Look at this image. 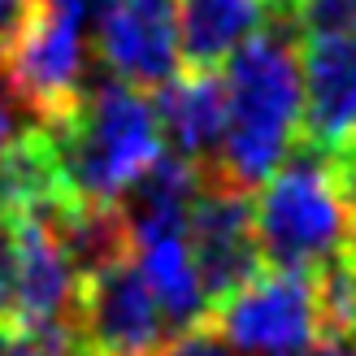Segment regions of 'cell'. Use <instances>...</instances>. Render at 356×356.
Returning a JSON list of instances; mask_svg holds the SVG:
<instances>
[{"label": "cell", "instance_id": "ffe728a7", "mask_svg": "<svg viewBox=\"0 0 356 356\" xmlns=\"http://www.w3.org/2000/svg\"><path fill=\"white\" fill-rule=\"evenodd\" d=\"M40 5H65V9L83 13V17H100L104 9L113 5V0H40Z\"/></svg>", "mask_w": 356, "mask_h": 356}, {"label": "cell", "instance_id": "603a6c76", "mask_svg": "<svg viewBox=\"0 0 356 356\" xmlns=\"http://www.w3.org/2000/svg\"><path fill=\"white\" fill-rule=\"evenodd\" d=\"M0 356H13V326L0 322Z\"/></svg>", "mask_w": 356, "mask_h": 356}, {"label": "cell", "instance_id": "9c48e42d", "mask_svg": "<svg viewBox=\"0 0 356 356\" xmlns=\"http://www.w3.org/2000/svg\"><path fill=\"white\" fill-rule=\"evenodd\" d=\"M83 278L40 218H13L9 270L0 282V322H52L79 305Z\"/></svg>", "mask_w": 356, "mask_h": 356}, {"label": "cell", "instance_id": "ba28073f", "mask_svg": "<svg viewBox=\"0 0 356 356\" xmlns=\"http://www.w3.org/2000/svg\"><path fill=\"white\" fill-rule=\"evenodd\" d=\"M100 57L118 83L161 92L183 65L174 0H113L100 13Z\"/></svg>", "mask_w": 356, "mask_h": 356}, {"label": "cell", "instance_id": "2e32d148", "mask_svg": "<svg viewBox=\"0 0 356 356\" xmlns=\"http://www.w3.org/2000/svg\"><path fill=\"white\" fill-rule=\"evenodd\" d=\"M161 356H235V352L226 348V339L213 326H191L178 339H170L161 348Z\"/></svg>", "mask_w": 356, "mask_h": 356}, {"label": "cell", "instance_id": "3957f363", "mask_svg": "<svg viewBox=\"0 0 356 356\" xmlns=\"http://www.w3.org/2000/svg\"><path fill=\"white\" fill-rule=\"evenodd\" d=\"M252 226L261 261L291 274H322L356 243V213L334 178L330 156L309 144L261 183V195L252 200Z\"/></svg>", "mask_w": 356, "mask_h": 356}, {"label": "cell", "instance_id": "8fae6325", "mask_svg": "<svg viewBox=\"0 0 356 356\" xmlns=\"http://www.w3.org/2000/svg\"><path fill=\"white\" fill-rule=\"evenodd\" d=\"M152 113L161 127L165 152L183 156L191 165H209L226 131V83L213 70L178 74L161 92H152Z\"/></svg>", "mask_w": 356, "mask_h": 356}, {"label": "cell", "instance_id": "6da1fadb", "mask_svg": "<svg viewBox=\"0 0 356 356\" xmlns=\"http://www.w3.org/2000/svg\"><path fill=\"white\" fill-rule=\"evenodd\" d=\"M226 131L218 170L235 187H261L274 178L305 135V87L291 31H270L248 40L226 61Z\"/></svg>", "mask_w": 356, "mask_h": 356}, {"label": "cell", "instance_id": "7402d4cb", "mask_svg": "<svg viewBox=\"0 0 356 356\" xmlns=\"http://www.w3.org/2000/svg\"><path fill=\"white\" fill-rule=\"evenodd\" d=\"M265 5H270V22L278 26V31H291L287 26V5H291V0H265ZM296 35V31H291Z\"/></svg>", "mask_w": 356, "mask_h": 356}, {"label": "cell", "instance_id": "4fadbf2b", "mask_svg": "<svg viewBox=\"0 0 356 356\" xmlns=\"http://www.w3.org/2000/svg\"><path fill=\"white\" fill-rule=\"evenodd\" d=\"M135 248V265L144 274L148 291L156 296L170 330H191V326H204L209 317V296H204V282L191 265L187 252V235H156V239H139Z\"/></svg>", "mask_w": 356, "mask_h": 356}, {"label": "cell", "instance_id": "7c38bea8", "mask_svg": "<svg viewBox=\"0 0 356 356\" xmlns=\"http://www.w3.org/2000/svg\"><path fill=\"white\" fill-rule=\"evenodd\" d=\"M178 52L191 70H213L257 40L270 22L265 0H174Z\"/></svg>", "mask_w": 356, "mask_h": 356}, {"label": "cell", "instance_id": "7a4b0ae2", "mask_svg": "<svg viewBox=\"0 0 356 356\" xmlns=\"http://www.w3.org/2000/svg\"><path fill=\"white\" fill-rule=\"evenodd\" d=\"M44 135L65 191L87 204H118L165 152L152 100L118 79L87 83L57 122H44Z\"/></svg>", "mask_w": 356, "mask_h": 356}, {"label": "cell", "instance_id": "30bf717a", "mask_svg": "<svg viewBox=\"0 0 356 356\" xmlns=\"http://www.w3.org/2000/svg\"><path fill=\"white\" fill-rule=\"evenodd\" d=\"M305 87V139L334 156L356 139V35L309 40L300 48Z\"/></svg>", "mask_w": 356, "mask_h": 356}, {"label": "cell", "instance_id": "8992f818", "mask_svg": "<svg viewBox=\"0 0 356 356\" xmlns=\"http://www.w3.org/2000/svg\"><path fill=\"white\" fill-rule=\"evenodd\" d=\"M187 252L204 282L209 305H218L230 291H239L248 278H257L265 261L252 226V195L209 170L187 213Z\"/></svg>", "mask_w": 356, "mask_h": 356}, {"label": "cell", "instance_id": "d6986e66", "mask_svg": "<svg viewBox=\"0 0 356 356\" xmlns=\"http://www.w3.org/2000/svg\"><path fill=\"white\" fill-rule=\"evenodd\" d=\"M17 135H22V127L13 122V104L0 96V165H5V156H9V148L17 144Z\"/></svg>", "mask_w": 356, "mask_h": 356}, {"label": "cell", "instance_id": "e0dca14e", "mask_svg": "<svg viewBox=\"0 0 356 356\" xmlns=\"http://www.w3.org/2000/svg\"><path fill=\"white\" fill-rule=\"evenodd\" d=\"M35 13H40V0H0V61L22 40V31L35 22Z\"/></svg>", "mask_w": 356, "mask_h": 356}, {"label": "cell", "instance_id": "ac0fdd59", "mask_svg": "<svg viewBox=\"0 0 356 356\" xmlns=\"http://www.w3.org/2000/svg\"><path fill=\"white\" fill-rule=\"evenodd\" d=\"M330 165H334V178H339V187H343L348 204H352V213H356V139L330 156Z\"/></svg>", "mask_w": 356, "mask_h": 356}, {"label": "cell", "instance_id": "277c9868", "mask_svg": "<svg viewBox=\"0 0 356 356\" xmlns=\"http://www.w3.org/2000/svg\"><path fill=\"white\" fill-rule=\"evenodd\" d=\"M213 309L218 334L239 356H313L322 343V300L313 274L261 270Z\"/></svg>", "mask_w": 356, "mask_h": 356}, {"label": "cell", "instance_id": "52a82bcc", "mask_svg": "<svg viewBox=\"0 0 356 356\" xmlns=\"http://www.w3.org/2000/svg\"><path fill=\"white\" fill-rule=\"evenodd\" d=\"M74 322L87 356H161L170 343V322L131 257L83 278Z\"/></svg>", "mask_w": 356, "mask_h": 356}, {"label": "cell", "instance_id": "5bb4252c", "mask_svg": "<svg viewBox=\"0 0 356 356\" xmlns=\"http://www.w3.org/2000/svg\"><path fill=\"white\" fill-rule=\"evenodd\" d=\"M313 278L322 300V334L356 343V243Z\"/></svg>", "mask_w": 356, "mask_h": 356}, {"label": "cell", "instance_id": "9a60e30c", "mask_svg": "<svg viewBox=\"0 0 356 356\" xmlns=\"http://www.w3.org/2000/svg\"><path fill=\"white\" fill-rule=\"evenodd\" d=\"M287 26L305 40H334V35H356V0H291Z\"/></svg>", "mask_w": 356, "mask_h": 356}, {"label": "cell", "instance_id": "44dd1931", "mask_svg": "<svg viewBox=\"0 0 356 356\" xmlns=\"http://www.w3.org/2000/svg\"><path fill=\"white\" fill-rule=\"evenodd\" d=\"M313 356H356V343L348 339H330V334H322V343H317Z\"/></svg>", "mask_w": 356, "mask_h": 356}, {"label": "cell", "instance_id": "5b68a950", "mask_svg": "<svg viewBox=\"0 0 356 356\" xmlns=\"http://www.w3.org/2000/svg\"><path fill=\"white\" fill-rule=\"evenodd\" d=\"M87 17L65 5H40L35 22L0 61L5 87L17 104L44 122H57L87 87Z\"/></svg>", "mask_w": 356, "mask_h": 356}]
</instances>
